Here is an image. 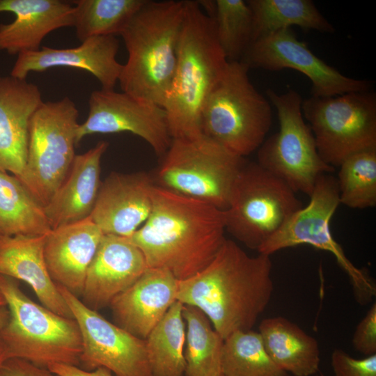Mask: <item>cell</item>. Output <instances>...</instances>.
Instances as JSON below:
<instances>
[{
    "instance_id": "obj_1",
    "label": "cell",
    "mask_w": 376,
    "mask_h": 376,
    "mask_svg": "<svg viewBox=\"0 0 376 376\" xmlns=\"http://www.w3.org/2000/svg\"><path fill=\"white\" fill-rule=\"evenodd\" d=\"M152 199L148 218L127 238L148 267L187 279L210 263L226 239L224 210L155 185Z\"/></svg>"
},
{
    "instance_id": "obj_2",
    "label": "cell",
    "mask_w": 376,
    "mask_h": 376,
    "mask_svg": "<svg viewBox=\"0 0 376 376\" xmlns=\"http://www.w3.org/2000/svg\"><path fill=\"white\" fill-rule=\"evenodd\" d=\"M270 256L247 254L226 239L210 263L179 281L177 301L201 310L223 339L252 329L272 296Z\"/></svg>"
},
{
    "instance_id": "obj_3",
    "label": "cell",
    "mask_w": 376,
    "mask_h": 376,
    "mask_svg": "<svg viewBox=\"0 0 376 376\" xmlns=\"http://www.w3.org/2000/svg\"><path fill=\"white\" fill-rule=\"evenodd\" d=\"M228 63L212 17L198 1H185L175 70L162 106L172 139L203 134L202 108Z\"/></svg>"
},
{
    "instance_id": "obj_4",
    "label": "cell",
    "mask_w": 376,
    "mask_h": 376,
    "mask_svg": "<svg viewBox=\"0 0 376 376\" xmlns=\"http://www.w3.org/2000/svg\"><path fill=\"white\" fill-rule=\"evenodd\" d=\"M185 1L147 0L123 29L128 57L118 79L123 92L162 107L177 61Z\"/></svg>"
},
{
    "instance_id": "obj_5",
    "label": "cell",
    "mask_w": 376,
    "mask_h": 376,
    "mask_svg": "<svg viewBox=\"0 0 376 376\" xmlns=\"http://www.w3.org/2000/svg\"><path fill=\"white\" fill-rule=\"evenodd\" d=\"M0 290L9 311L0 338L10 358L45 368L53 364L80 366L82 340L74 318L33 301L10 277L0 275Z\"/></svg>"
},
{
    "instance_id": "obj_6",
    "label": "cell",
    "mask_w": 376,
    "mask_h": 376,
    "mask_svg": "<svg viewBox=\"0 0 376 376\" xmlns=\"http://www.w3.org/2000/svg\"><path fill=\"white\" fill-rule=\"evenodd\" d=\"M242 62H228L201 111V130L232 152L244 157L257 150L271 127L270 102L259 93Z\"/></svg>"
},
{
    "instance_id": "obj_7",
    "label": "cell",
    "mask_w": 376,
    "mask_h": 376,
    "mask_svg": "<svg viewBox=\"0 0 376 376\" xmlns=\"http://www.w3.org/2000/svg\"><path fill=\"white\" fill-rule=\"evenodd\" d=\"M246 162L203 134L172 139L152 178L158 187L225 210Z\"/></svg>"
},
{
    "instance_id": "obj_8",
    "label": "cell",
    "mask_w": 376,
    "mask_h": 376,
    "mask_svg": "<svg viewBox=\"0 0 376 376\" xmlns=\"http://www.w3.org/2000/svg\"><path fill=\"white\" fill-rule=\"evenodd\" d=\"M296 194L256 162H246L224 210L226 231L258 251L304 207Z\"/></svg>"
},
{
    "instance_id": "obj_9",
    "label": "cell",
    "mask_w": 376,
    "mask_h": 376,
    "mask_svg": "<svg viewBox=\"0 0 376 376\" xmlns=\"http://www.w3.org/2000/svg\"><path fill=\"white\" fill-rule=\"evenodd\" d=\"M266 95L276 110L279 130L257 150L256 162L295 193L310 196L319 177L331 173L335 168L318 154L313 132L303 116L300 94L293 89L278 93L269 88Z\"/></svg>"
},
{
    "instance_id": "obj_10",
    "label": "cell",
    "mask_w": 376,
    "mask_h": 376,
    "mask_svg": "<svg viewBox=\"0 0 376 376\" xmlns=\"http://www.w3.org/2000/svg\"><path fill=\"white\" fill-rule=\"evenodd\" d=\"M79 111L68 97L42 102L31 118L22 182L45 207L68 175L76 155Z\"/></svg>"
},
{
    "instance_id": "obj_11",
    "label": "cell",
    "mask_w": 376,
    "mask_h": 376,
    "mask_svg": "<svg viewBox=\"0 0 376 376\" xmlns=\"http://www.w3.org/2000/svg\"><path fill=\"white\" fill-rule=\"evenodd\" d=\"M304 119L322 159L333 167L349 157L376 149V94L366 91L303 100Z\"/></svg>"
},
{
    "instance_id": "obj_12",
    "label": "cell",
    "mask_w": 376,
    "mask_h": 376,
    "mask_svg": "<svg viewBox=\"0 0 376 376\" xmlns=\"http://www.w3.org/2000/svg\"><path fill=\"white\" fill-rule=\"evenodd\" d=\"M309 203L296 212L258 251L271 256L283 249L308 244L331 253L349 277L357 301L365 305L376 295V284L367 271L354 265L333 237L330 222L340 204L336 178L324 173L318 179Z\"/></svg>"
},
{
    "instance_id": "obj_13",
    "label": "cell",
    "mask_w": 376,
    "mask_h": 376,
    "mask_svg": "<svg viewBox=\"0 0 376 376\" xmlns=\"http://www.w3.org/2000/svg\"><path fill=\"white\" fill-rule=\"evenodd\" d=\"M58 287L81 332L79 367L86 370L105 368L114 376H152L145 339L109 322L80 297Z\"/></svg>"
},
{
    "instance_id": "obj_14",
    "label": "cell",
    "mask_w": 376,
    "mask_h": 376,
    "mask_svg": "<svg viewBox=\"0 0 376 376\" xmlns=\"http://www.w3.org/2000/svg\"><path fill=\"white\" fill-rule=\"evenodd\" d=\"M241 62L251 68L297 70L311 82V95L330 97L370 90L371 82L347 77L317 56L291 29L259 38L249 47Z\"/></svg>"
},
{
    "instance_id": "obj_15",
    "label": "cell",
    "mask_w": 376,
    "mask_h": 376,
    "mask_svg": "<svg viewBox=\"0 0 376 376\" xmlns=\"http://www.w3.org/2000/svg\"><path fill=\"white\" fill-rule=\"evenodd\" d=\"M88 107L86 120L77 130V145L90 134L119 132L141 138L160 156L171 145L166 111L159 105L123 91L101 88L91 93Z\"/></svg>"
},
{
    "instance_id": "obj_16",
    "label": "cell",
    "mask_w": 376,
    "mask_h": 376,
    "mask_svg": "<svg viewBox=\"0 0 376 376\" xmlns=\"http://www.w3.org/2000/svg\"><path fill=\"white\" fill-rule=\"evenodd\" d=\"M154 185L146 172L111 173L101 182L91 219L104 235L130 237L150 215Z\"/></svg>"
},
{
    "instance_id": "obj_17",
    "label": "cell",
    "mask_w": 376,
    "mask_h": 376,
    "mask_svg": "<svg viewBox=\"0 0 376 376\" xmlns=\"http://www.w3.org/2000/svg\"><path fill=\"white\" fill-rule=\"evenodd\" d=\"M148 267L141 250L127 237L104 235L88 268L81 300L96 311L109 306Z\"/></svg>"
},
{
    "instance_id": "obj_18",
    "label": "cell",
    "mask_w": 376,
    "mask_h": 376,
    "mask_svg": "<svg viewBox=\"0 0 376 376\" xmlns=\"http://www.w3.org/2000/svg\"><path fill=\"white\" fill-rule=\"evenodd\" d=\"M119 42L115 36L89 38L75 47L56 49L42 47L35 52L17 55L10 76L26 79L31 72L55 67H70L90 72L102 89L114 90L123 68L116 58Z\"/></svg>"
},
{
    "instance_id": "obj_19",
    "label": "cell",
    "mask_w": 376,
    "mask_h": 376,
    "mask_svg": "<svg viewBox=\"0 0 376 376\" xmlns=\"http://www.w3.org/2000/svg\"><path fill=\"white\" fill-rule=\"evenodd\" d=\"M179 281L167 269H148L111 302L113 323L146 339L177 301Z\"/></svg>"
},
{
    "instance_id": "obj_20",
    "label": "cell",
    "mask_w": 376,
    "mask_h": 376,
    "mask_svg": "<svg viewBox=\"0 0 376 376\" xmlns=\"http://www.w3.org/2000/svg\"><path fill=\"white\" fill-rule=\"evenodd\" d=\"M34 84L10 75L0 77V171L21 181L27 159L31 118L42 102Z\"/></svg>"
},
{
    "instance_id": "obj_21",
    "label": "cell",
    "mask_w": 376,
    "mask_h": 376,
    "mask_svg": "<svg viewBox=\"0 0 376 376\" xmlns=\"http://www.w3.org/2000/svg\"><path fill=\"white\" fill-rule=\"evenodd\" d=\"M104 235L90 216L51 230L45 236L44 254L54 282L80 297Z\"/></svg>"
},
{
    "instance_id": "obj_22",
    "label": "cell",
    "mask_w": 376,
    "mask_h": 376,
    "mask_svg": "<svg viewBox=\"0 0 376 376\" xmlns=\"http://www.w3.org/2000/svg\"><path fill=\"white\" fill-rule=\"evenodd\" d=\"M1 12L15 15L12 22L0 24V51L10 54L38 51L49 33L74 24L72 1L0 0Z\"/></svg>"
},
{
    "instance_id": "obj_23",
    "label": "cell",
    "mask_w": 376,
    "mask_h": 376,
    "mask_svg": "<svg viewBox=\"0 0 376 376\" xmlns=\"http://www.w3.org/2000/svg\"><path fill=\"white\" fill-rule=\"evenodd\" d=\"M108 146V142L101 141L75 155L65 179L44 207L52 230L91 215L102 182L101 159Z\"/></svg>"
},
{
    "instance_id": "obj_24",
    "label": "cell",
    "mask_w": 376,
    "mask_h": 376,
    "mask_svg": "<svg viewBox=\"0 0 376 376\" xmlns=\"http://www.w3.org/2000/svg\"><path fill=\"white\" fill-rule=\"evenodd\" d=\"M46 235L1 236L0 275L25 282L31 288L40 304L62 316L73 318L47 269L44 254Z\"/></svg>"
},
{
    "instance_id": "obj_25",
    "label": "cell",
    "mask_w": 376,
    "mask_h": 376,
    "mask_svg": "<svg viewBox=\"0 0 376 376\" xmlns=\"http://www.w3.org/2000/svg\"><path fill=\"white\" fill-rule=\"evenodd\" d=\"M258 333L272 361L294 376L315 374L320 363L317 340L296 324L281 316L262 320Z\"/></svg>"
},
{
    "instance_id": "obj_26",
    "label": "cell",
    "mask_w": 376,
    "mask_h": 376,
    "mask_svg": "<svg viewBox=\"0 0 376 376\" xmlns=\"http://www.w3.org/2000/svg\"><path fill=\"white\" fill-rule=\"evenodd\" d=\"M51 230L42 203L18 178L0 171V235L36 237Z\"/></svg>"
},
{
    "instance_id": "obj_27",
    "label": "cell",
    "mask_w": 376,
    "mask_h": 376,
    "mask_svg": "<svg viewBox=\"0 0 376 376\" xmlns=\"http://www.w3.org/2000/svg\"><path fill=\"white\" fill-rule=\"evenodd\" d=\"M253 17V42L292 26L333 33L335 28L311 0H248Z\"/></svg>"
},
{
    "instance_id": "obj_28",
    "label": "cell",
    "mask_w": 376,
    "mask_h": 376,
    "mask_svg": "<svg viewBox=\"0 0 376 376\" xmlns=\"http://www.w3.org/2000/svg\"><path fill=\"white\" fill-rule=\"evenodd\" d=\"M183 304L175 301L145 339L152 376H183L185 322Z\"/></svg>"
},
{
    "instance_id": "obj_29",
    "label": "cell",
    "mask_w": 376,
    "mask_h": 376,
    "mask_svg": "<svg viewBox=\"0 0 376 376\" xmlns=\"http://www.w3.org/2000/svg\"><path fill=\"white\" fill-rule=\"evenodd\" d=\"M182 314L187 324L185 376H213L221 373L223 338L198 308L183 304Z\"/></svg>"
},
{
    "instance_id": "obj_30",
    "label": "cell",
    "mask_w": 376,
    "mask_h": 376,
    "mask_svg": "<svg viewBox=\"0 0 376 376\" xmlns=\"http://www.w3.org/2000/svg\"><path fill=\"white\" fill-rule=\"evenodd\" d=\"M147 0H75L74 24L81 41L100 36L120 35Z\"/></svg>"
},
{
    "instance_id": "obj_31",
    "label": "cell",
    "mask_w": 376,
    "mask_h": 376,
    "mask_svg": "<svg viewBox=\"0 0 376 376\" xmlns=\"http://www.w3.org/2000/svg\"><path fill=\"white\" fill-rule=\"evenodd\" d=\"M221 373L226 376H287L270 358L258 332L236 331L224 339Z\"/></svg>"
},
{
    "instance_id": "obj_32",
    "label": "cell",
    "mask_w": 376,
    "mask_h": 376,
    "mask_svg": "<svg viewBox=\"0 0 376 376\" xmlns=\"http://www.w3.org/2000/svg\"><path fill=\"white\" fill-rule=\"evenodd\" d=\"M218 42L228 62H240L253 42V17L244 0L213 1L210 13Z\"/></svg>"
},
{
    "instance_id": "obj_33",
    "label": "cell",
    "mask_w": 376,
    "mask_h": 376,
    "mask_svg": "<svg viewBox=\"0 0 376 376\" xmlns=\"http://www.w3.org/2000/svg\"><path fill=\"white\" fill-rule=\"evenodd\" d=\"M340 204L353 209L376 205V149L356 153L339 166Z\"/></svg>"
},
{
    "instance_id": "obj_34",
    "label": "cell",
    "mask_w": 376,
    "mask_h": 376,
    "mask_svg": "<svg viewBox=\"0 0 376 376\" xmlns=\"http://www.w3.org/2000/svg\"><path fill=\"white\" fill-rule=\"evenodd\" d=\"M334 376H376V354L355 359L341 349H336L331 357Z\"/></svg>"
},
{
    "instance_id": "obj_35",
    "label": "cell",
    "mask_w": 376,
    "mask_h": 376,
    "mask_svg": "<svg viewBox=\"0 0 376 376\" xmlns=\"http://www.w3.org/2000/svg\"><path fill=\"white\" fill-rule=\"evenodd\" d=\"M354 350L366 357L376 354V303L357 324L352 340Z\"/></svg>"
},
{
    "instance_id": "obj_36",
    "label": "cell",
    "mask_w": 376,
    "mask_h": 376,
    "mask_svg": "<svg viewBox=\"0 0 376 376\" xmlns=\"http://www.w3.org/2000/svg\"><path fill=\"white\" fill-rule=\"evenodd\" d=\"M0 376H61L48 368L37 366L26 361L10 358L0 368Z\"/></svg>"
},
{
    "instance_id": "obj_37",
    "label": "cell",
    "mask_w": 376,
    "mask_h": 376,
    "mask_svg": "<svg viewBox=\"0 0 376 376\" xmlns=\"http://www.w3.org/2000/svg\"><path fill=\"white\" fill-rule=\"evenodd\" d=\"M48 369L61 376H114L110 370L105 368L86 370L79 366L53 364L49 366Z\"/></svg>"
},
{
    "instance_id": "obj_38",
    "label": "cell",
    "mask_w": 376,
    "mask_h": 376,
    "mask_svg": "<svg viewBox=\"0 0 376 376\" xmlns=\"http://www.w3.org/2000/svg\"><path fill=\"white\" fill-rule=\"evenodd\" d=\"M8 359H10L8 350L0 338V368L3 363Z\"/></svg>"
},
{
    "instance_id": "obj_39",
    "label": "cell",
    "mask_w": 376,
    "mask_h": 376,
    "mask_svg": "<svg viewBox=\"0 0 376 376\" xmlns=\"http://www.w3.org/2000/svg\"><path fill=\"white\" fill-rule=\"evenodd\" d=\"M9 318V311L7 306L0 308V331L6 325Z\"/></svg>"
},
{
    "instance_id": "obj_40",
    "label": "cell",
    "mask_w": 376,
    "mask_h": 376,
    "mask_svg": "<svg viewBox=\"0 0 376 376\" xmlns=\"http://www.w3.org/2000/svg\"><path fill=\"white\" fill-rule=\"evenodd\" d=\"M3 306H6V301L4 299V297L0 290V308L1 307H3Z\"/></svg>"
},
{
    "instance_id": "obj_41",
    "label": "cell",
    "mask_w": 376,
    "mask_h": 376,
    "mask_svg": "<svg viewBox=\"0 0 376 376\" xmlns=\"http://www.w3.org/2000/svg\"><path fill=\"white\" fill-rule=\"evenodd\" d=\"M213 376H226V375H224L223 373H217V374H216V375H213Z\"/></svg>"
},
{
    "instance_id": "obj_42",
    "label": "cell",
    "mask_w": 376,
    "mask_h": 376,
    "mask_svg": "<svg viewBox=\"0 0 376 376\" xmlns=\"http://www.w3.org/2000/svg\"><path fill=\"white\" fill-rule=\"evenodd\" d=\"M320 376H324L322 373H320Z\"/></svg>"
},
{
    "instance_id": "obj_43",
    "label": "cell",
    "mask_w": 376,
    "mask_h": 376,
    "mask_svg": "<svg viewBox=\"0 0 376 376\" xmlns=\"http://www.w3.org/2000/svg\"><path fill=\"white\" fill-rule=\"evenodd\" d=\"M1 236L0 235V238H1Z\"/></svg>"
}]
</instances>
